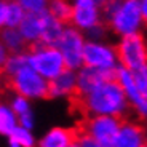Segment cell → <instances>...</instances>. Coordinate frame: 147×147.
Instances as JSON below:
<instances>
[{"label":"cell","mask_w":147,"mask_h":147,"mask_svg":"<svg viewBox=\"0 0 147 147\" xmlns=\"http://www.w3.org/2000/svg\"><path fill=\"white\" fill-rule=\"evenodd\" d=\"M70 101L77 104V107L82 110L85 117L109 115V117L126 120L131 110L125 93L117 83V80L104 82L83 98H72Z\"/></svg>","instance_id":"1"},{"label":"cell","mask_w":147,"mask_h":147,"mask_svg":"<svg viewBox=\"0 0 147 147\" xmlns=\"http://www.w3.org/2000/svg\"><path fill=\"white\" fill-rule=\"evenodd\" d=\"M146 18L141 13L139 0H120L112 18L106 22L109 32L118 38L142 30Z\"/></svg>","instance_id":"2"},{"label":"cell","mask_w":147,"mask_h":147,"mask_svg":"<svg viewBox=\"0 0 147 147\" xmlns=\"http://www.w3.org/2000/svg\"><path fill=\"white\" fill-rule=\"evenodd\" d=\"M26 55H27V66L32 70H35L47 82L53 80L61 72L66 70L64 59L58 48L34 43L30 47H27Z\"/></svg>","instance_id":"3"},{"label":"cell","mask_w":147,"mask_h":147,"mask_svg":"<svg viewBox=\"0 0 147 147\" xmlns=\"http://www.w3.org/2000/svg\"><path fill=\"white\" fill-rule=\"evenodd\" d=\"M121 121L123 120L117 117L93 115V117H85L82 123L77 126V129L94 139L101 147H114Z\"/></svg>","instance_id":"4"},{"label":"cell","mask_w":147,"mask_h":147,"mask_svg":"<svg viewBox=\"0 0 147 147\" xmlns=\"http://www.w3.org/2000/svg\"><path fill=\"white\" fill-rule=\"evenodd\" d=\"M115 51L118 64L131 72L147 66V47L142 32L120 37L115 45Z\"/></svg>","instance_id":"5"},{"label":"cell","mask_w":147,"mask_h":147,"mask_svg":"<svg viewBox=\"0 0 147 147\" xmlns=\"http://www.w3.org/2000/svg\"><path fill=\"white\" fill-rule=\"evenodd\" d=\"M5 82L13 90V93L24 96L29 101L48 99V82L29 66L22 67L13 77H10Z\"/></svg>","instance_id":"6"},{"label":"cell","mask_w":147,"mask_h":147,"mask_svg":"<svg viewBox=\"0 0 147 147\" xmlns=\"http://www.w3.org/2000/svg\"><path fill=\"white\" fill-rule=\"evenodd\" d=\"M82 61H83V66L93 67L98 70H115L120 66L115 47L107 43V42L85 40Z\"/></svg>","instance_id":"7"},{"label":"cell","mask_w":147,"mask_h":147,"mask_svg":"<svg viewBox=\"0 0 147 147\" xmlns=\"http://www.w3.org/2000/svg\"><path fill=\"white\" fill-rule=\"evenodd\" d=\"M83 45H85V35L83 32H80L78 29H75L70 24H66L64 27L63 37L59 40L58 50L61 53L66 64V69L69 70H75L77 72L82 66V51H83Z\"/></svg>","instance_id":"8"},{"label":"cell","mask_w":147,"mask_h":147,"mask_svg":"<svg viewBox=\"0 0 147 147\" xmlns=\"http://www.w3.org/2000/svg\"><path fill=\"white\" fill-rule=\"evenodd\" d=\"M117 83L120 85L123 93H125L126 101H128L131 110L136 112L139 120H146V117H147V96L142 94L138 90V86L134 85L131 70L118 66L117 67Z\"/></svg>","instance_id":"9"},{"label":"cell","mask_w":147,"mask_h":147,"mask_svg":"<svg viewBox=\"0 0 147 147\" xmlns=\"http://www.w3.org/2000/svg\"><path fill=\"white\" fill-rule=\"evenodd\" d=\"M75 75H77V83H75V94H74V98H83L91 90H94L98 85L109 82V80H117V69L98 70V69H93V67L82 66L75 72Z\"/></svg>","instance_id":"10"},{"label":"cell","mask_w":147,"mask_h":147,"mask_svg":"<svg viewBox=\"0 0 147 147\" xmlns=\"http://www.w3.org/2000/svg\"><path fill=\"white\" fill-rule=\"evenodd\" d=\"M50 18H51V15L48 13V10L38 11V13H26L24 15L21 24L18 26V30L29 47L40 40L42 32H43Z\"/></svg>","instance_id":"11"},{"label":"cell","mask_w":147,"mask_h":147,"mask_svg":"<svg viewBox=\"0 0 147 147\" xmlns=\"http://www.w3.org/2000/svg\"><path fill=\"white\" fill-rule=\"evenodd\" d=\"M114 147H146V128L141 120L126 118L121 121Z\"/></svg>","instance_id":"12"},{"label":"cell","mask_w":147,"mask_h":147,"mask_svg":"<svg viewBox=\"0 0 147 147\" xmlns=\"http://www.w3.org/2000/svg\"><path fill=\"white\" fill-rule=\"evenodd\" d=\"M77 75L75 70L66 69L58 77L48 82V99H61V98H74L75 94Z\"/></svg>","instance_id":"13"},{"label":"cell","mask_w":147,"mask_h":147,"mask_svg":"<svg viewBox=\"0 0 147 147\" xmlns=\"http://www.w3.org/2000/svg\"><path fill=\"white\" fill-rule=\"evenodd\" d=\"M78 134L77 128H64L55 126L48 129L40 139L37 141V147H69L75 142Z\"/></svg>","instance_id":"14"},{"label":"cell","mask_w":147,"mask_h":147,"mask_svg":"<svg viewBox=\"0 0 147 147\" xmlns=\"http://www.w3.org/2000/svg\"><path fill=\"white\" fill-rule=\"evenodd\" d=\"M102 22L101 7H88V8H72L69 24L78 29L80 32H86L91 27Z\"/></svg>","instance_id":"15"},{"label":"cell","mask_w":147,"mask_h":147,"mask_svg":"<svg viewBox=\"0 0 147 147\" xmlns=\"http://www.w3.org/2000/svg\"><path fill=\"white\" fill-rule=\"evenodd\" d=\"M0 43L7 48L8 53L27 51V47H29L16 27H3V29H0Z\"/></svg>","instance_id":"16"},{"label":"cell","mask_w":147,"mask_h":147,"mask_svg":"<svg viewBox=\"0 0 147 147\" xmlns=\"http://www.w3.org/2000/svg\"><path fill=\"white\" fill-rule=\"evenodd\" d=\"M64 27L66 24L58 19L51 18L48 19L47 26H45L43 32H42V37L40 40L37 42V43L40 45H45V47H53V48H58L59 45V40H61V37H63V32H64Z\"/></svg>","instance_id":"17"},{"label":"cell","mask_w":147,"mask_h":147,"mask_svg":"<svg viewBox=\"0 0 147 147\" xmlns=\"http://www.w3.org/2000/svg\"><path fill=\"white\" fill-rule=\"evenodd\" d=\"M18 126V115L11 110L7 101L0 99V136L8 138Z\"/></svg>","instance_id":"18"},{"label":"cell","mask_w":147,"mask_h":147,"mask_svg":"<svg viewBox=\"0 0 147 147\" xmlns=\"http://www.w3.org/2000/svg\"><path fill=\"white\" fill-rule=\"evenodd\" d=\"M27 66V55L26 51L22 53H10L7 63H5L3 69L0 72V75L3 77V80H8L10 77H13L18 70H21L22 67Z\"/></svg>","instance_id":"19"},{"label":"cell","mask_w":147,"mask_h":147,"mask_svg":"<svg viewBox=\"0 0 147 147\" xmlns=\"http://www.w3.org/2000/svg\"><path fill=\"white\" fill-rule=\"evenodd\" d=\"M47 10L55 19L64 24H69L70 15H72V5L69 0H50Z\"/></svg>","instance_id":"20"},{"label":"cell","mask_w":147,"mask_h":147,"mask_svg":"<svg viewBox=\"0 0 147 147\" xmlns=\"http://www.w3.org/2000/svg\"><path fill=\"white\" fill-rule=\"evenodd\" d=\"M26 11L16 0H8L7 2V19H5V27H16L21 24Z\"/></svg>","instance_id":"21"},{"label":"cell","mask_w":147,"mask_h":147,"mask_svg":"<svg viewBox=\"0 0 147 147\" xmlns=\"http://www.w3.org/2000/svg\"><path fill=\"white\" fill-rule=\"evenodd\" d=\"M11 138L16 141L21 147H37V138L30 129L16 126V129L11 133Z\"/></svg>","instance_id":"22"},{"label":"cell","mask_w":147,"mask_h":147,"mask_svg":"<svg viewBox=\"0 0 147 147\" xmlns=\"http://www.w3.org/2000/svg\"><path fill=\"white\" fill-rule=\"evenodd\" d=\"M10 107L11 110L15 112L16 115H21V114H26V112H29V110H32V104H30L29 99H26L24 96H19V94H13L10 98Z\"/></svg>","instance_id":"23"},{"label":"cell","mask_w":147,"mask_h":147,"mask_svg":"<svg viewBox=\"0 0 147 147\" xmlns=\"http://www.w3.org/2000/svg\"><path fill=\"white\" fill-rule=\"evenodd\" d=\"M107 34H109L107 26L104 24V22H101V24H98V26L91 27L90 30H86L83 35H85V40H88V42H106L107 40Z\"/></svg>","instance_id":"24"},{"label":"cell","mask_w":147,"mask_h":147,"mask_svg":"<svg viewBox=\"0 0 147 147\" xmlns=\"http://www.w3.org/2000/svg\"><path fill=\"white\" fill-rule=\"evenodd\" d=\"M16 2L21 5L26 13H38V11L47 10L50 0H16Z\"/></svg>","instance_id":"25"},{"label":"cell","mask_w":147,"mask_h":147,"mask_svg":"<svg viewBox=\"0 0 147 147\" xmlns=\"http://www.w3.org/2000/svg\"><path fill=\"white\" fill-rule=\"evenodd\" d=\"M131 74H133V80H134V85L138 86V90L142 94L147 96V66L141 67V69L134 70Z\"/></svg>","instance_id":"26"},{"label":"cell","mask_w":147,"mask_h":147,"mask_svg":"<svg viewBox=\"0 0 147 147\" xmlns=\"http://www.w3.org/2000/svg\"><path fill=\"white\" fill-rule=\"evenodd\" d=\"M18 126L26 128V129H30V131H32L34 126H35V117H34L32 110H29V112H26V114L18 115Z\"/></svg>","instance_id":"27"},{"label":"cell","mask_w":147,"mask_h":147,"mask_svg":"<svg viewBox=\"0 0 147 147\" xmlns=\"http://www.w3.org/2000/svg\"><path fill=\"white\" fill-rule=\"evenodd\" d=\"M75 144H77V147H101L94 139H91L90 136H86L85 133H80V131H78V134H77Z\"/></svg>","instance_id":"28"},{"label":"cell","mask_w":147,"mask_h":147,"mask_svg":"<svg viewBox=\"0 0 147 147\" xmlns=\"http://www.w3.org/2000/svg\"><path fill=\"white\" fill-rule=\"evenodd\" d=\"M5 19H7V0H0V29L5 27Z\"/></svg>","instance_id":"29"},{"label":"cell","mask_w":147,"mask_h":147,"mask_svg":"<svg viewBox=\"0 0 147 147\" xmlns=\"http://www.w3.org/2000/svg\"><path fill=\"white\" fill-rule=\"evenodd\" d=\"M8 56H10V53H8V50L3 47V45L0 43V72H2V69H3L5 63H7Z\"/></svg>","instance_id":"30"},{"label":"cell","mask_w":147,"mask_h":147,"mask_svg":"<svg viewBox=\"0 0 147 147\" xmlns=\"http://www.w3.org/2000/svg\"><path fill=\"white\" fill-rule=\"evenodd\" d=\"M5 144H7V147H21V146H19V144L16 142V141L13 139V138H11V136L5 138Z\"/></svg>","instance_id":"31"},{"label":"cell","mask_w":147,"mask_h":147,"mask_svg":"<svg viewBox=\"0 0 147 147\" xmlns=\"http://www.w3.org/2000/svg\"><path fill=\"white\" fill-rule=\"evenodd\" d=\"M139 8H141L142 16L146 18V16H147V0H139Z\"/></svg>","instance_id":"32"},{"label":"cell","mask_w":147,"mask_h":147,"mask_svg":"<svg viewBox=\"0 0 147 147\" xmlns=\"http://www.w3.org/2000/svg\"><path fill=\"white\" fill-rule=\"evenodd\" d=\"M69 147H77V144L74 142V144H70V146H69Z\"/></svg>","instance_id":"33"},{"label":"cell","mask_w":147,"mask_h":147,"mask_svg":"<svg viewBox=\"0 0 147 147\" xmlns=\"http://www.w3.org/2000/svg\"><path fill=\"white\" fill-rule=\"evenodd\" d=\"M98 2H99V5H102V3H104V0H98Z\"/></svg>","instance_id":"34"},{"label":"cell","mask_w":147,"mask_h":147,"mask_svg":"<svg viewBox=\"0 0 147 147\" xmlns=\"http://www.w3.org/2000/svg\"><path fill=\"white\" fill-rule=\"evenodd\" d=\"M7 2H8V0H7Z\"/></svg>","instance_id":"35"}]
</instances>
